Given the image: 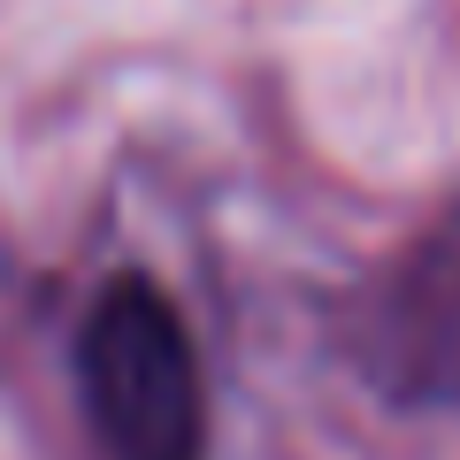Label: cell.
Here are the masks:
<instances>
[{
	"instance_id": "6da1fadb",
	"label": "cell",
	"mask_w": 460,
	"mask_h": 460,
	"mask_svg": "<svg viewBox=\"0 0 460 460\" xmlns=\"http://www.w3.org/2000/svg\"><path fill=\"white\" fill-rule=\"evenodd\" d=\"M77 361L108 460H199L208 445L199 361L184 338V314L146 277H123L100 292Z\"/></svg>"
}]
</instances>
